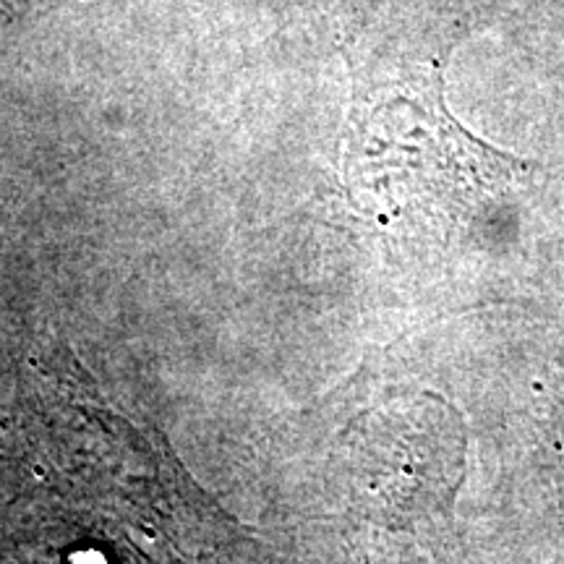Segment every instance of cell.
Wrapping results in <instances>:
<instances>
[{
	"mask_svg": "<svg viewBox=\"0 0 564 564\" xmlns=\"http://www.w3.org/2000/svg\"><path fill=\"white\" fill-rule=\"evenodd\" d=\"M348 183L394 223L457 228L525 175V162L494 150L449 116L442 82L369 91L352 110Z\"/></svg>",
	"mask_w": 564,
	"mask_h": 564,
	"instance_id": "1",
	"label": "cell"
},
{
	"mask_svg": "<svg viewBox=\"0 0 564 564\" xmlns=\"http://www.w3.org/2000/svg\"><path fill=\"white\" fill-rule=\"evenodd\" d=\"M552 429H554V442L556 453H560L562 460V474H564V382L554 398V411H552Z\"/></svg>",
	"mask_w": 564,
	"mask_h": 564,
	"instance_id": "2",
	"label": "cell"
}]
</instances>
